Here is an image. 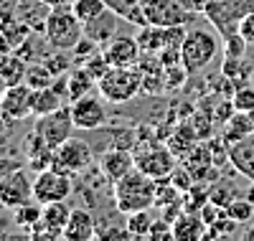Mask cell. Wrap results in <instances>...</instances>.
Masks as SVG:
<instances>
[{
	"label": "cell",
	"mask_w": 254,
	"mask_h": 241,
	"mask_svg": "<svg viewBox=\"0 0 254 241\" xmlns=\"http://www.w3.org/2000/svg\"><path fill=\"white\" fill-rule=\"evenodd\" d=\"M183 5H188L190 10H196V13H203V8H206V3L208 0H181Z\"/></svg>",
	"instance_id": "44"
},
{
	"label": "cell",
	"mask_w": 254,
	"mask_h": 241,
	"mask_svg": "<svg viewBox=\"0 0 254 241\" xmlns=\"http://www.w3.org/2000/svg\"><path fill=\"white\" fill-rule=\"evenodd\" d=\"M112 195H115V206L122 216L132 213V211H142V208H153L155 206V181L135 168L112 185Z\"/></svg>",
	"instance_id": "1"
},
{
	"label": "cell",
	"mask_w": 254,
	"mask_h": 241,
	"mask_svg": "<svg viewBox=\"0 0 254 241\" xmlns=\"http://www.w3.org/2000/svg\"><path fill=\"white\" fill-rule=\"evenodd\" d=\"M254 74V66L244 59V56H224V63H221V76H226L231 84L237 86H244L249 81V76Z\"/></svg>",
	"instance_id": "23"
},
{
	"label": "cell",
	"mask_w": 254,
	"mask_h": 241,
	"mask_svg": "<svg viewBox=\"0 0 254 241\" xmlns=\"http://www.w3.org/2000/svg\"><path fill=\"white\" fill-rule=\"evenodd\" d=\"M5 92H8V84H5V79H3V76H0V102H3Z\"/></svg>",
	"instance_id": "46"
},
{
	"label": "cell",
	"mask_w": 254,
	"mask_h": 241,
	"mask_svg": "<svg viewBox=\"0 0 254 241\" xmlns=\"http://www.w3.org/2000/svg\"><path fill=\"white\" fill-rule=\"evenodd\" d=\"M226 211H229V216L234 218L237 224H249L252 216H254V203L249 198H231Z\"/></svg>",
	"instance_id": "35"
},
{
	"label": "cell",
	"mask_w": 254,
	"mask_h": 241,
	"mask_svg": "<svg viewBox=\"0 0 254 241\" xmlns=\"http://www.w3.org/2000/svg\"><path fill=\"white\" fill-rule=\"evenodd\" d=\"M107 8L110 5L104 3V0H74L71 3V10L76 13V18L81 20V23H89V20L99 18Z\"/></svg>",
	"instance_id": "32"
},
{
	"label": "cell",
	"mask_w": 254,
	"mask_h": 241,
	"mask_svg": "<svg viewBox=\"0 0 254 241\" xmlns=\"http://www.w3.org/2000/svg\"><path fill=\"white\" fill-rule=\"evenodd\" d=\"M69 216H71V208L64 201L44 203V216L28 231V236L31 239H64V229L69 224Z\"/></svg>",
	"instance_id": "11"
},
{
	"label": "cell",
	"mask_w": 254,
	"mask_h": 241,
	"mask_svg": "<svg viewBox=\"0 0 254 241\" xmlns=\"http://www.w3.org/2000/svg\"><path fill=\"white\" fill-rule=\"evenodd\" d=\"M247 198L254 203V183H252V188H249V193H247Z\"/></svg>",
	"instance_id": "49"
},
{
	"label": "cell",
	"mask_w": 254,
	"mask_h": 241,
	"mask_svg": "<svg viewBox=\"0 0 254 241\" xmlns=\"http://www.w3.org/2000/svg\"><path fill=\"white\" fill-rule=\"evenodd\" d=\"M94 86H97L94 76L84 66H76V69L69 71V99L71 102L79 99V97H84V94H92Z\"/></svg>",
	"instance_id": "29"
},
{
	"label": "cell",
	"mask_w": 254,
	"mask_h": 241,
	"mask_svg": "<svg viewBox=\"0 0 254 241\" xmlns=\"http://www.w3.org/2000/svg\"><path fill=\"white\" fill-rule=\"evenodd\" d=\"M208 201H211V198H208V188H206L203 183H193V185L183 193V208H186V211L198 213Z\"/></svg>",
	"instance_id": "33"
},
{
	"label": "cell",
	"mask_w": 254,
	"mask_h": 241,
	"mask_svg": "<svg viewBox=\"0 0 254 241\" xmlns=\"http://www.w3.org/2000/svg\"><path fill=\"white\" fill-rule=\"evenodd\" d=\"M247 46H249V41L237 31V33H231V36L224 38V56H244Z\"/></svg>",
	"instance_id": "38"
},
{
	"label": "cell",
	"mask_w": 254,
	"mask_h": 241,
	"mask_svg": "<svg viewBox=\"0 0 254 241\" xmlns=\"http://www.w3.org/2000/svg\"><path fill=\"white\" fill-rule=\"evenodd\" d=\"M46 3H49V5H71L74 0H46Z\"/></svg>",
	"instance_id": "47"
},
{
	"label": "cell",
	"mask_w": 254,
	"mask_h": 241,
	"mask_svg": "<svg viewBox=\"0 0 254 241\" xmlns=\"http://www.w3.org/2000/svg\"><path fill=\"white\" fill-rule=\"evenodd\" d=\"M231 102H234L237 112H254V86L252 84L239 86V89L231 94Z\"/></svg>",
	"instance_id": "36"
},
{
	"label": "cell",
	"mask_w": 254,
	"mask_h": 241,
	"mask_svg": "<svg viewBox=\"0 0 254 241\" xmlns=\"http://www.w3.org/2000/svg\"><path fill=\"white\" fill-rule=\"evenodd\" d=\"M181 195H183V193L171 183V178H160V181H155V206H158V208L171 206L173 201L181 198Z\"/></svg>",
	"instance_id": "34"
},
{
	"label": "cell",
	"mask_w": 254,
	"mask_h": 241,
	"mask_svg": "<svg viewBox=\"0 0 254 241\" xmlns=\"http://www.w3.org/2000/svg\"><path fill=\"white\" fill-rule=\"evenodd\" d=\"M31 33H33V28L26 23L23 18H18L15 13L3 18V20H0V51H3V54L18 51L28 41Z\"/></svg>",
	"instance_id": "18"
},
{
	"label": "cell",
	"mask_w": 254,
	"mask_h": 241,
	"mask_svg": "<svg viewBox=\"0 0 254 241\" xmlns=\"http://www.w3.org/2000/svg\"><path fill=\"white\" fill-rule=\"evenodd\" d=\"M71 120L76 124V129H99L107 124V109H104L102 94H84L79 99L71 102Z\"/></svg>",
	"instance_id": "12"
},
{
	"label": "cell",
	"mask_w": 254,
	"mask_h": 241,
	"mask_svg": "<svg viewBox=\"0 0 254 241\" xmlns=\"http://www.w3.org/2000/svg\"><path fill=\"white\" fill-rule=\"evenodd\" d=\"M74 190L71 183V175L69 173H61L56 168L49 170H41L36 173L33 178V198L38 203H54V201H66Z\"/></svg>",
	"instance_id": "9"
},
{
	"label": "cell",
	"mask_w": 254,
	"mask_h": 241,
	"mask_svg": "<svg viewBox=\"0 0 254 241\" xmlns=\"http://www.w3.org/2000/svg\"><path fill=\"white\" fill-rule=\"evenodd\" d=\"M142 76L145 74L137 63L135 66H110L97 81V92L102 94V99L112 104H125L142 92Z\"/></svg>",
	"instance_id": "2"
},
{
	"label": "cell",
	"mask_w": 254,
	"mask_h": 241,
	"mask_svg": "<svg viewBox=\"0 0 254 241\" xmlns=\"http://www.w3.org/2000/svg\"><path fill=\"white\" fill-rule=\"evenodd\" d=\"M153 213L150 208H142V211H132V213H125V224H127V231H130L132 239H147L153 229Z\"/></svg>",
	"instance_id": "30"
},
{
	"label": "cell",
	"mask_w": 254,
	"mask_h": 241,
	"mask_svg": "<svg viewBox=\"0 0 254 241\" xmlns=\"http://www.w3.org/2000/svg\"><path fill=\"white\" fill-rule=\"evenodd\" d=\"M135 168L142 170L145 175H150L153 181H160V178H168V175L178 168V155L163 142H153V145L137 142Z\"/></svg>",
	"instance_id": "5"
},
{
	"label": "cell",
	"mask_w": 254,
	"mask_h": 241,
	"mask_svg": "<svg viewBox=\"0 0 254 241\" xmlns=\"http://www.w3.org/2000/svg\"><path fill=\"white\" fill-rule=\"evenodd\" d=\"M33 129L41 135V140H44L49 147H59L61 142H66L71 137V132L76 129L74 120H71V107H61L56 109V112L51 115H44V117H36V124Z\"/></svg>",
	"instance_id": "10"
},
{
	"label": "cell",
	"mask_w": 254,
	"mask_h": 241,
	"mask_svg": "<svg viewBox=\"0 0 254 241\" xmlns=\"http://www.w3.org/2000/svg\"><path fill=\"white\" fill-rule=\"evenodd\" d=\"M208 198H211V203L226 208V206L231 203V193H229L224 185H214V188H208Z\"/></svg>",
	"instance_id": "41"
},
{
	"label": "cell",
	"mask_w": 254,
	"mask_h": 241,
	"mask_svg": "<svg viewBox=\"0 0 254 241\" xmlns=\"http://www.w3.org/2000/svg\"><path fill=\"white\" fill-rule=\"evenodd\" d=\"M54 74L51 69L46 66L44 61H31L28 63V74H26V84L31 86V89H46V86L54 84Z\"/></svg>",
	"instance_id": "31"
},
{
	"label": "cell",
	"mask_w": 254,
	"mask_h": 241,
	"mask_svg": "<svg viewBox=\"0 0 254 241\" xmlns=\"http://www.w3.org/2000/svg\"><path fill=\"white\" fill-rule=\"evenodd\" d=\"M8 122H10V120L5 117V112H3V107H0V135L5 132V127H8Z\"/></svg>",
	"instance_id": "45"
},
{
	"label": "cell",
	"mask_w": 254,
	"mask_h": 241,
	"mask_svg": "<svg viewBox=\"0 0 254 241\" xmlns=\"http://www.w3.org/2000/svg\"><path fill=\"white\" fill-rule=\"evenodd\" d=\"M110 66H135L142 56V49L137 43V36H115L107 46L102 49Z\"/></svg>",
	"instance_id": "17"
},
{
	"label": "cell",
	"mask_w": 254,
	"mask_h": 241,
	"mask_svg": "<svg viewBox=\"0 0 254 241\" xmlns=\"http://www.w3.org/2000/svg\"><path fill=\"white\" fill-rule=\"evenodd\" d=\"M206 224L201 213H193V211H183L176 221H173V239L176 241H196V239H203L206 236Z\"/></svg>",
	"instance_id": "22"
},
{
	"label": "cell",
	"mask_w": 254,
	"mask_h": 241,
	"mask_svg": "<svg viewBox=\"0 0 254 241\" xmlns=\"http://www.w3.org/2000/svg\"><path fill=\"white\" fill-rule=\"evenodd\" d=\"M26 74H28V61L20 56V54L10 51V54L3 56V61H0V76L5 79L8 86L23 84L26 81Z\"/></svg>",
	"instance_id": "24"
},
{
	"label": "cell",
	"mask_w": 254,
	"mask_h": 241,
	"mask_svg": "<svg viewBox=\"0 0 254 241\" xmlns=\"http://www.w3.org/2000/svg\"><path fill=\"white\" fill-rule=\"evenodd\" d=\"M92 163H94V155H92L89 142L71 135L66 142H61L54 150V165L51 168H56L61 173H69V175H79L84 170H89Z\"/></svg>",
	"instance_id": "8"
},
{
	"label": "cell",
	"mask_w": 254,
	"mask_h": 241,
	"mask_svg": "<svg viewBox=\"0 0 254 241\" xmlns=\"http://www.w3.org/2000/svg\"><path fill=\"white\" fill-rule=\"evenodd\" d=\"M20 168H26L23 160H18V158H0V181L8 178L10 173H15V170H20Z\"/></svg>",
	"instance_id": "42"
},
{
	"label": "cell",
	"mask_w": 254,
	"mask_h": 241,
	"mask_svg": "<svg viewBox=\"0 0 254 241\" xmlns=\"http://www.w3.org/2000/svg\"><path fill=\"white\" fill-rule=\"evenodd\" d=\"M120 13H115L112 8H107L99 18H94V20H89V23H84V36L87 38H92L99 49H104L107 43L112 41V36H115V31H117V23H120Z\"/></svg>",
	"instance_id": "20"
},
{
	"label": "cell",
	"mask_w": 254,
	"mask_h": 241,
	"mask_svg": "<svg viewBox=\"0 0 254 241\" xmlns=\"http://www.w3.org/2000/svg\"><path fill=\"white\" fill-rule=\"evenodd\" d=\"M84 69H87V71L94 76V81H99V79L104 76V71L110 69V61L104 59V54L99 51V54H94V56H89V59H87V63H84Z\"/></svg>",
	"instance_id": "40"
},
{
	"label": "cell",
	"mask_w": 254,
	"mask_h": 241,
	"mask_svg": "<svg viewBox=\"0 0 254 241\" xmlns=\"http://www.w3.org/2000/svg\"><path fill=\"white\" fill-rule=\"evenodd\" d=\"M244 239H247V241H254V226L244 231Z\"/></svg>",
	"instance_id": "48"
},
{
	"label": "cell",
	"mask_w": 254,
	"mask_h": 241,
	"mask_svg": "<svg viewBox=\"0 0 254 241\" xmlns=\"http://www.w3.org/2000/svg\"><path fill=\"white\" fill-rule=\"evenodd\" d=\"M145 20L150 26H163V28H173V26H188L196 18V10H190L183 5L181 0H140Z\"/></svg>",
	"instance_id": "7"
},
{
	"label": "cell",
	"mask_w": 254,
	"mask_h": 241,
	"mask_svg": "<svg viewBox=\"0 0 254 241\" xmlns=\"http://www.w3.org/2000/svg\"><path fill=\"white\" fill-rule=\"evenodd\" d=\"M3 112L10 122H20L26 117H33V89L23 81V84H15V86H8V92L0 102Z\"/></svg>",
	"instance_id": "16"
},
{
	"label": "cell",
	"mask_w": 254,
	"mask_h": 241,
	"mask_svg": "<svg viewBox=\"0 0 254 241\" xmlns=\"http://www.w3.org/2000/svg\"><path fill=\"white\" fill-rule=\"evenodd\" d=\"M97 165H99L102 175L110 183H117L130 170H135V152L132 150H125V147H110V150H104L102 155H99Z\"/></svg>",
	"instance_id": "15"
},
{
	"label": "cell",
	"mask_w": 254,
	"mask_h": 241,
	"mask_svg": "<svg viewBox=\"0 0 254 241\" xmlns=\"http://www.w3.org/2000/svg\"><path fill=\"white\" fill-rule=\"evenodd\" d=\"M44 63L51 69L54 76H61V74H66L69 66H71V59L66 56V51H61V49H54V54H46Z\"/></svg>",
	"instance_id": "37"
},
{
	"label": "cell",
	"mask_w": 254,
	"mask_h": 241,
	"mask_svg": "<svg viewBox=\"0 0 254 241\" xmlns=\"http://www.w3.org/2000/svg\"><path fill=\"white\" fill-rule=\"evenodd\" d=\"M219 54V36L206 28H190L186 31V38L181 43V63L193 76L203 71Z\"/></svg>",
	"instance_id": "4"
},
{
	"label": "cell",
	"mask_w": 254,
	"mask_h": 241,
	"mask_svg": "<svg viewBox=\"0 0 254 241\" xmlns=\"http://www.w3.org/2000/svg\"><path fill=\"white\" fill-rule=\"evenodd\" d=\"M186 38V28L183 26H173V28H163V26H142L137 33V43L145 54H160L168 46H181Z\"/></svg>",
	"instance_id": "13"
},
{
	"label": "cell",
	"mask_w": 254,
	"mask_h": 241,
	"mask_svg": "<svg viewBox=\"0 0 254 241\" xmlns=\"http://www.w3.org/2000/svg\"><path fill=\"white\" fill-rule=\"evenodd\" d=\"M188 76H190V74H188V69L183 66V63L165 66V84H168V89H181Z\"/></svg>",
	"instance_id": "39"
},
{
	"label": "cell",
	"mask_w": 254,
	"mask_h": 241,
	"mask_svg": "<svg viewBox=\"0 0 254 241\" xmlns=\"http://www.w3.org/2000/svg\"><path fill=\"white\" fill-rule=\"evenodd\" d=\"M64 239L66 241H89L97 239V218L87 208H71L69 224L64 229Z\"/></svg>",
	"instance_id": "19"
},
{
	"label": "cell",
	"mask_w": 254,
	"mask_h": 241,
	"mask_svg": "<svg viewBox=\"0 0 254 241\" xmlns=\"http://www.w3.org/2000/svg\"><path fill=\"white\" fill-rule=\"evenodd\" d=\"M3 56H5V54H3V51H0V61H3Z\"/></svg>",
	"instance_id": "50"
},
{
	"label": "cell",
	"mask_w": 254,
	"mask_h": 241,
	"mask_svg": "<svg viewBox=\"0 0 254 241\" xmlns=\"http://www.w3.org/2000/svg\"><path fill=\"white\" fill-rule=\"evenodd\" d=\"M229 163L234 165L237 173L254 183V135H247L239 142L229 145Z\"/></svg>",
	"instance_id": "21"
},
{
	"label": "cell",
	"mask_w": 254,
	"mask_h": 241,
	"mask_svg": "<svg viewBox=\"0 0 254 241\" xmlns=\"http://www.w3.org/2000/svg\"><path fill=\"white\" fill-rule=\"evenodd\" d=\"M254 10V0H208L203 15L214 23L221 38L239 31V20Z\"/></svg>",
	"instance_id": "6"
},
{
	"label": "cell",
	"mask_w": 254,
	"mask_h": 241,
	"mask_svg": "<svg viewBox=\"0 0 254 241\" xmlns=\"http://www.w3.org/2000/svg\"><path fill=\"white\" fill-rule=\"evenodd\" d=\"M41 216H44V203H38L36 198H31V201H26L23 206L13 208V221H15L20 229H26V231H31V229L41 221Z\"/></svg>",
	"instance_id": "28"
},
{
	"label": "cell",
	"mask_w": 254,
	"mask_h": 241,
	"mask_svg": "<svg viewBox=\"0 0 254 241\" xmlns=\"http://www.w3.org/2000/svg\"><path fill=\"white\" fill-rule=\"evenodd\" d=\"M64 94H59L54 89V84L46 86V89H33V117H44L51 115L56 109H61L64 104Z\"/></svg>",
	"instance_id": "26"
},
{
	"label": "cell",
	"mask_w": 254,
	"mask_h": 241,
	"mask_svg": "<svg viewBox=\"0 0 254 241\" xmlns=\"http://www.w3.org/2000/svg\"><path fill=\"white\" fill-rule=\"evenodd\" d=\"M31 198H33V181H28L26 168H20L0 181V206L3 208H18Z\"/></svg>",
	"instance_id": "14"
},
{
	"label": "cell",
	"mask_w": 254,
	"mask_h": 241,
	"mask_svg": "<svg viewBox=\"0 0 254 241\" xmlns=\"http://www.w3.org/2000/svg\"><path fill=\"white\" fill-rule=\"evenodd\" d=\"M115 13H120L125 20H130V23H135L137 28L147 26L145 20V13H142V3L140 0H104Z\"/></svg>",
	"instance_id": "27"
},
{
	"label": "cell",
	"mask_w": 254,
	"mask_h": 241,
	"mask_svg": "<svg viewBox=\"0 0 254 241\" xmlns=\"http://www.w3.org/2000/svg\"><path fill=\"white\" fill-rule=\"evenodd\" d=\"M44 36L51 43V49L74 51V46L84 38V23L76 18L71 5H54L46 18Z\"/></svg>",
	"instance_id": "3"
},
{
	"label": "cell",
	"mask_w": 254,
	"mask_h": 241,
	"mask_svg": "<svg viewBox=\"0 0 254 241\" xmlns=\"http://www.w3.org/2000/svg\"><path fill=\"white\" fill-rule=\"evenodd\" d=\"M247 135H254V112H234L231 120L224 124V140L231 145Z\"/></svg>",
	"instance_id": "25"
},
{
	"label": "cell",
	"mask_w": 254,
	"mask_h": 241,
	"mask_svg": "<svg viewBox=\"0 0 254 241\" xmlns=\"http://www.w3.org/2000/svg\"><path fill=\"white\" fill-rule=\"evenodd\" d=\"M239 33H242L249 43H254V10H249V13L239 20Z\"/></svg>",
	"instance_id": "43"
}]
</instances>
